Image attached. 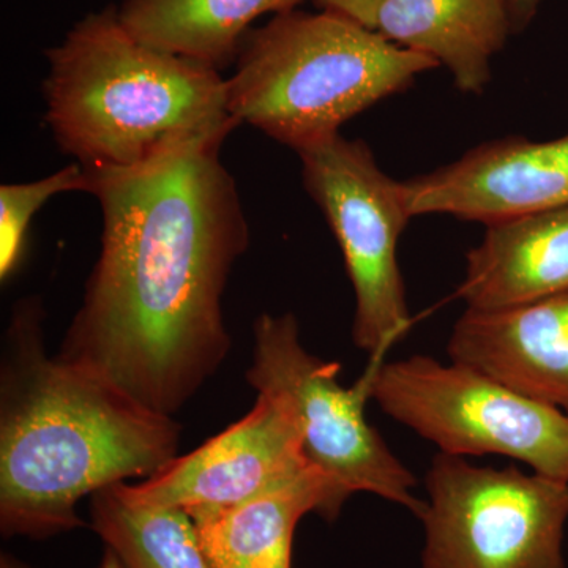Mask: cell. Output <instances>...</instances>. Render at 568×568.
Wrapping results in <instances>:
<instances>
[{
    "mask_svg": "<svg viewBox=\"0 0 568 568\" xmlns=\"http://www.w3.org/2000/svg\"><path fill=\"white\" fill-rule=\"evenodd\" d=\"M222 140L88 174L102 250L59 358L174 417L230 353L223 294L250 226Z\"/></svg>",
    "mask_w": 568,
    "mask_h": 568,
    "instance_id": "6da1fadb",
    "label": "cell"
},
{
    "mask_svg": "<svg viewBox=\"0 0 568 568\" xmlns=\"http://www.w3.org/2000/svg\"><path fill=\"white\" fill-rule=\"evenodd\" d=\"M43 304L18 302L0 373V530L48 538L84 526L82 497L149 478L178 457L181 425L47 353Z\"/></svg>",
    "mask_w": 568,
    "mask_h": 568,
    "instance_id": "7a4b0ae2",
    "label": "cell"
},
{
    "mask_svg": "<svg viewBox=\"0 0 568 568\" xmlns=\"http://www.w3.org/2000/svg\"><path fill=\"white\" fill-rule=\"evenodd\" d=\"M44 55V122L88 174L138 170L239 125L220 70L134 39L118 7L89 13Z\"/></svg>",
    "mask_w": 568,
    "mask_h": 568,
    "instance_id": "3957f363",
    "label": "cell"
},
{
    "mask_svg": "<svg viewBox=\"0 0 568 568\" xmlns=\"http://www.w3.org/2000/svg\"><path fill=\"white\" fill-rule=\"evenodd\" d=\"M439 63L334 11L291 10L253 29L227 84V108L295 153L406 91Z\"/></svg>",
    "mask_w": 568,
    "mask_h": 568,
    "instance_id": "277c9868",
    "label": "cell"
},
{
    "mask_svg": "<svg viewBox=\"0 0 568 568\" xmlns=\"http://www.w3.org/2000/svg\"><path fill=\"white\" fill-rule=\"evenodd\" d=\"M369 398L455 457L499 455L568 481V416L476 368L428 355L375 365Z\"/></svg>",
    "mask_w": 568,
    "mask_h": 568,
    "instance_id": "5b68a950",
    "label": "cell"
},
{
    "mask_svg": "<svg viewBox=\"0 0 568 568\" xmlns=\"http://www.w3.org/2000/svg\"><path fill=\"white\" fill-rule=\"evenodd\" d=\"M425 485L422 568H567L568 481L439 452Z\"/></svg>",
    "mask_w": 568,
    "mask_h": 568,
    "instance_id": "8992f818",
    "label": "cell"
},
{
    "mask_svg": "<svg viewBox=\"0 0 568 568\" xmlns=\"http://www.w3.org/2000/svg\"><path fill=\"white\" fill-rule=\"evenodd\" d=\"M246 381L257 394L282 398L293 410L305 457L347 495L369 493L420 517L417 478L366 420L368 373L354 387L339 384V365L305 349L297 317L257 316Z\"/></svg>",
    "mask_w": 568,
    "mask_h": 568,
    "instance_id": "52a82bcc",
    "label": "cell"
},
{
    "mask_svg": "<svg viewBox=\"0 0 568 568\" xmlns=\"http://www.w3.org/2000/svg\"><path fill=\"white\" fill-rule=\"evenodd\" d=\"M306 192L320 205L355 294V346L377 358L410 325L396 248L410 216L402 182L372 149L342 133L297 152Z\"/></svg>",
    "mask_w": 568,
    "mask_h": 568,
    "instance_id": "ba28073f",
    "label": "cell"
},
{
    "mask_svg": "<svg viewBox=\"0 0 568 568\" xmlns=\"http://www.w3.org/2000/svg\"><path fill=\"white\" fill-rule=\"evenodd\" d=\"M316 470L305 457L291 407L278 396L257 394L245 417L192 454L175 457L141 484L122 481L114 488L134 506L190 511L235 506Z\"/></svg>",
    "mask_w": 568,
    "mask_h": 568,
    "instance_id": "9c48e42d",
    "label": "cell"
},
{
    "mask_svg": "<svg viewBox=\"0 0 568 568\" xmlns=\"http://www.w3.org/2000/svg\"><path fill=\"white\" fill-rule=\"evenodd\" d=\"M410 216H457L487 224L568 204V134L534 142L508 136L457 162L402 182Z\"/></svg>",
    "mask_w": 568,
    "mask_h": 568,
    "instance_id": "30bf717a",
    "label": "cell"
},
{
    "mask_svg": "<svg viewBox=\"0 0 568 568\" xmlns=\"http://www.w3.org/2000/svg\"><path fill=\"white\" fill-rule=\"evenodd\" d=\"M450 361L568 416V293L510 308H467L447 345Z\"/></svg>",
    "mask_w": 568,
    "mask_h": 568,
    "instance_id": "8fae6325",
    "label": "cell"
},
{
    "mask_svg": "<svg viewBox=\"0 0 568 568\" xmlns=\"http://www.w3.org/2000/svg\"><path fill=\"white\" fill-rule=\"evenodd\" d=\"M568 293V204L488 224L466 256L467 308H510Z\"/></svg>",
    "mask_w": 568,
    "mask_h": 568,
    "instance_id": "7c38bea8",
    "label": "cell"
},
{
    "mask_svg": "<svg viewBox=\"0 0 568 568\" xmlns=\"http://www.w3.org/2000/svg\"><path fill=\"white\" fill-rule=\"evenodd\" d=\"M349 497L316 470L245 503L186 514L212 568H291L298 521L312 511L334 521Z\"/></svg>",
    "mask_w": 568,
    "mask_h": 568,
    "instance_id": "4fadbf2b",
    "label": "cell"
},
{
    "mask_svg": "<svg viewBox=\"0 0 568 568\" xmlns=\"http://www.w3.org/2000/svg\"><path fill=\"white\" fill-rule=\"evenodd\" d=\"M375 31L446 67L465 93H481L511 36L507 0H384Z\"/></svg>",
    "mask_w": 568,
    "mask_h": 568,
    "instance_id": "5bb4252c",
    "label": "cell"
},
{
    "mask_svg": "<svg viewBox=\"0 0 568 568\" xmlns=\"http://www.w3.org/2000/svg\"><path fill=\"white\" fill-rule=\"evenodd\" d=\"M304 0H122L119 20L134 39L224 69L237 58L250 26Z\"/></svg>",
    "mask_w": 568,
    "mask_h": 568,
    "instance_id": "9a60e30c",
    "label": "cell"
},
{
    "mask_svg": "<svg viewBox=\"0 0 568 568\" xmlns=\"http://www.w3.org/2000/svg\"><path fill=\"white\" fill-rule=\"evenodd\" d=\"M92 528L126 568H212L182 508L123 500L114 485L92 496Z\"/></svg>",
    "mask_w": 568,
    "mask_h": 568,
    "instance_id": "2e32d148",
    "label": "cell"
},
{
    "mask_svg": "<svg viewBox=\"0 0 568 568\" xmlns=\"http://www.w3.org/2000/svg\"><path fill=\"white\" fill-rule=\"evenodd\" d=\"M89 193V179L80 163H70L39 181L0 185V280L9 282L20 268L33 216L52 197Z\"/></svg>",
    "mask_w": 568,
    "mask_h": 568,
    "instance_id": "e0dca14e",
    "label": "cell"
},
{
    "mask_svg": "<svg viewBox=\"0 0 568 568\" xmlns=\"http://www.w3.org/2000/svg\"><path fill=\"white\" fill-rule=\"evenodd\" d=\"M321 10L334 11L375 31L376 14L384 0H315Z\"/></svg>",
    "mask_w": 568,
    "mask_h": 568,
    "instance_id": "ac0fdd59",
    "label": "cell"
},
{
    "mask_svg": "<svg viewBox=\"0 0 568 568\" xmlns=\"http://www.w3.org/2000/svg\"><path fill=\"white\" fill-rule=\"evenodd\" d=\"M541 2L544 0H507L511 32L521 33L525 29H528L530 22L536 18Z\"/></svg>",
    "mask_w": 568,
    "mask_h": 568,
    "instance_id": "d6986e66",
    "label": "cell"
},
{
    "mask_svg": "<svg viewBox=\"0 0 568 568\" xmlns=\"http://www.w3.org/2000/svg\"><path fill=\"white\" fill-rule=\"evenodd\" d=\"M99 568H126L123 566V562L121 559H119V556L115 555L114 551H112L111 548L104 549V555L102 558V562H100Z\"/></svg>",
    "mask_w": 568,
    "mask_h": 568,
    "instance_id": "ffe728a7",
    "label": "cell"
},
{
    "mask_svg": "<svg viewBox=\"0 0 568 568\" xmlns=\"http://www.w3.org/2000/svg\"><path fill=\"white\" fill-rule=\"evenodd\" d=\"M0 568H31V567L26 566L24 562H21V560L14 558V556L6 555V552H3L2 558H0Z\"/></svg>",
    "mask_w": 568,
    "mask_h": 568,
    "instance_id": "44dd1931",
    "label": "cell"
}]
</instances>
